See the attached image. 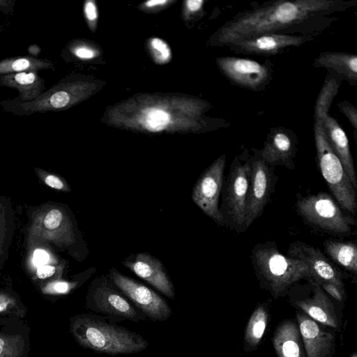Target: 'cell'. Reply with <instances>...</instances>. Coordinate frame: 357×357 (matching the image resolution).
Segmentation results:
<instances>
[{
  "label": "cell",
  "mask_w": 357,
  "mask_h": 357,
  "mask_svg": "<svg viewBox=\"0 0 357 357\" xmlns=\"http://www.w3.org/2000/svg\"><path fill=\"white\" fill-rule=\"evenodd\" d=\"M204 1L188 0L185 1V13L186 15H195L202 10Z\"/></svg>",
  "instance_id": "cell-34"
},
{
  "label": "cell",
  "mask_w": 357,
  "mask_h": 357,
  "mask_svg": "<svg viewBox=\"0 0 357 357\" xmlns=\"http://www.w3.org/2000/svg\"><path fill=\"white\" fill-rule=\"evenodd\" d=\"M297 152L296 134L286 128H273L267 135L263 149L259 151L261 158L268 164L283 166L294 170L296 165L294 159Z\"/></svg>",
  "instance_id": "cell-19"
},
{
  "label": "cell",
  "mask_w": 357,
  "mask_h": 357,
  "mask_svg": "<svg viewBox=\"0 0 357 357\" xmlns=\"http://www.w3.org/2000/svg\"><path fill=\"white\" fill-rule=\"evenodd\" d=\"M325 252L330 260L356 277L357 245L354 241L327 239L324 242Z\"/></svg>",
  "instance_id": "cell-25"
},
{
  "label": "cell",
  "mask_w": 357,
  "mask_h": 357,
  "mask_svg": "<svg viewBox=\"0 0 357 357\" xmlns=\"http://www.w3.org/2000/svg\"><path fill=\"white\" fill-rule=\"evenodd\" d=\"M14 1H3L0 0V9L3 12L8 13L7 11L10 12L11 6L13 7Z\"/></svg>",
  "instance_id": "cell-39"
},
{
  "label": "cell",
  "mask_w": 357,
  "mask_h": 357,
  "mask_svg": "<svg viewBox=\"0 0 357 357\" xmlns=\"http://www.w3.org/2000/svg\"><path fill=\"white\" fill-rule=\"evenodd\" d=\"M75 283H70L65 281H59L54 284L53 289L55 292L59 294H65L69 291L71 288H73Z\"/></svg>",
  "instance_id": "cell-36"
},
{
  "label": "cell",
  "mask_w": 357,
  "mask_h": 357,
  "mask_svg": "<svg viewBox=\"0 0 357 357\" xmlns=\"http://www.w3.org/2000/svg\"><path fill=\"white\" fill-rule=\"evenodd\" d=\"M37 172L44 183L49 187L62 191H69L70 188L66 182L58 176L49 174L41 169L37 170Z\"/></svg>",
  "instance_id": "cell-30"
},
{
  "label": "cell",
  "mask_w": 357,
  "mask_h": 357,
  "mask_svg": "<svg viewBox=\"0 0 357 357\" xmlns=\"http://www.w3.org/2000/svg\"><path fill=\"white\" fill-rule=\"evenodd\" d=\"M8 304L6 298L0 296V312L5 310Z\"/></svg>",
  "instance_id": "cell-40"
},
{
  "label": "cell",
  "mask_w": 357,
  "mask_h": 357,
  "mask_svg": "<svg viewBox=\"0 0 357 357\" xmlns=\"http://www.w3.org/2000/svg\"><path fill=\"white\" fill-rule=\"evenodd\" d=\"M323 290L340 304H343L347 299L345 288L340 287L332 283H322L319 284Z\"/></svg>",
  "instance_id": "cell-31"
},
{
  "label": "cell",
  "mask_w": 357,
  "mask_h": 357,
  "mask_svg": "<svg viewBox=\"0 0 357 357\" xmlns=\"http://www.w3.org/2000/svg\"><path fill=\"white\" fill-rule=\"evenodd\" d=\"M288 302L296 311L314 321L340 331L342 309L337 307L321 286L312 278L301 280L289 290Z\"/></svg>",
  "instance_id": "cell-7"
},
{
  "label": "cell",
  "mask_w": 357,
  "mask_h": 357,
  "mask_svg": "<svg viewBox=\"0 0 357 357\" xmlns=\"http://www.w3.org/2000/svg\"><path fill=\"white\" fill-rule=\"evenodd\" d=\"M53 68L51 61L31 56L7 58L0 61V75L22 72H38Z\"/></svg>",
  "instance_id": "cell-26"
},
{
  "label": "cell",
  "mask_w": 357,
  "mask_h": 357,
  "mask_svg": "<svg viewBox=\"0 0 357 357\" xmlns=\"http://www.w3.org/2000/svg\"><path fill=\"white\" fill-rule=\"evenodd\" d=\"M356 0H278L241 12L226 22L213 35L212 44L230 43L263 33L311 35L335 20L334 13L355 6Z\"/></svg>",
  "instance_id": "cell-1"
},
{
  "label": "cell",
  "mask_w": 357,
  "mask_h": 357,
  "mask_svg": "<svg viewBox=\"0 0 357 357\" xmlns=\"http://www.w3.org/2000/svg\"><path fill=\"white\" fill-rule=\"evenodd\" d=\"M81 84L65 79L36 98L29 101L14 99L3 100L0 105L6 111L19 116H29L36 112H56L73 106L79 100Z\"/></svg>",
  "instance_id": "cell-8"
},
{
  "label": "cell",
  "mask_w": 357,
  "mask_h": 357,
  "mask_svg": "<svg viewBox=\"0 0 357 357\" xmlns=\"http://www.w3.org/2000/svg\"><path fill=\"white\" fill-rule=\"evenodd\" d=\"M276 182L273 167L261 158L259 151L250 156V174L245 204V231L263 213Z\"/></svg>",
  "instance_id": "cell-9"
},
{
  "label": "cell",
  "mask_w": 357,
  "mask_h": 357,
  "mask_svg": "<svg viewBox=\"0 0 357 357\" xmlns=\"http://www.w3.org/2000/svg\"><path fill=\"white\" fill-rule=\"evenodd\" d=\"M84 13L89 26L91 30L96 26L98 16V10L95 2L92 0L86 1L84 5Z\"/></svg>",
  "instance_id": "cell-32"
},
{
  "label": "cell",
  "mask_w": 357,
  "mask_h": 357,
  "mask_svg": "<svg viewBox=\"0 0 357 357\" xmlns=\"http://www.w3.org/2000/svg\"><path fill=\"white\" fill-rule=\"evenodd\" d=\"M149 49L154 61L159 64L169 62L172 58L171 49L166 42L159 38L149 40Z\"/></svg>",
  "instance_id": "cell-28"
},
{
  "label": "cell",
  "mask_w": 357,
  "mask_h": 357,
  "mask_svg": "<svg viewBox=\"0 0 357 357\" xmlns=\"http://www.w3.org/2000/svg\"><path fill=\"white\" fill-rule=\"evenodd\" d=\"M55 271L56 268L54 266L43 265L38 268L36 274L40 279H45L53 275Z\"/></svg>",
  "instance_id": "cell-35"
},
{
  "label": "cell",
  "mask_w": 357,
  "mask_h": 357,
  "mask_svg": "<svg viewBox=\"0 0 357 357\" xmlns=\"http://www.w3.org/2000/svg\"><path fill=\"white\" fill-rule=\"evenodd\" d=\"M313 66L324 68L328 73L346 80L350 85H357V55L339 52H321L314 60Z\"/></svg>",
  "instance_id": "cell-22"
},
{
  "label": "cell",
  "mask_w": 357,
  "mask_h": 357,
  "mask_svg": "<svg viewBox=\"0 0 357 357\" xmlns=\"http://www.w3.org/2000/svg\"><path fill=\"white\" fill-rule=\"evenodd\" d=\"M72 53L80 59H90L96 56V53L88 46L84 45H75L70 49Z\"/></svg>",
  "instance_id": "cell-33"
},
{
  "label": "cell",
  "mask_w": 357,
  "mask_h": 357,
  "mask_svg": "<svg viewBox=\"0 0 357 357\" xmlns=\"http://www.w3.org/2000/svg\"><path fill=\"white\" fill-rule=\"evenodd\" d=\"M142 123L151 132H158L165 128L171 121V115L166 111L150 108L144 111Z\"/></svg>",
  "instance_id": "cell-27"
},
{
  "label": "cell",
  "mask_w": 357,
  "mask_h": 357,
  "mask_svg": "<svg viewBox=\"0 0 357 357\" xmlns=\"http://www.w3.org/2000/svg\"><path fill=\"white\" fill-rule=\"evenodd\" d=\"M5 342L3 340L0 338V356L2 354L4 350Z\"/></svg>",
  "instance_id": "cell-41"
},
{
  "label": "cell",
  "mask_w": 357,
  "mask_h": 357,
  "mask_svg": "<svg viewBox=\"0 0 357 357\" xmlns=\"http://www.w3.org/2000/svg\"><path fill=\"white\" fill-rule=\"evenodd\" d=\"M277 357H305L296 319H287L276 326L271 338Z\"/></svg>",
  "instance_id": "cell-21"
},
{
  "label": "cell",
  "mask_w": 357,
  "mask_h": 357,
  "mask_svg": "<svg viewBox=\"0 0 357 357\" xmlns=\"http://www.w3.org/2000/svg\"><path fill=\"white\" fill-rule=\"evenodd\" d=\"M350 357H357V354L356 351H354L351 356Z\"/></svg>",
  "instance_id": "cell-42"
},
{
  "label": "cell",
  "mask_w": 357,
  "mask_h": 357,
  "mask_svg": "<svg viewBox=\"0 0 357 357\" xmlns=\"http://www.w3.org/2000/svg\"><path fill=\"white\" fill-rule=\"evenodd\" d=\"M215 61L222 74L239 87L254 91H261L273 78L272 67L267 63L230 56L218 57Z\"/></svg>",
  "instance_id": "cell-12"
},
{
  "label": "cell",
  "mask_w": 357,
  "mask_h": 357,
  "mask_svg": "<svg viewBox=\"0 0 357 357\" xmlns=\"http://www.w3.org/2000/svg\"><path fill=\"white\" fill-rule=\"evenodd\" d=\"M169 2V1L167 0H151L146 1L143 4V7L146 10L158 9L159 8L165 6Z\"/></svg>",
  "instance_id": "cell-37"
},
{
  "label": "cell",
  "mask_w": 357,
  "mask_h": 357,
  "mask_svg": "<svg viewBox=\"0 0 357 357\" xmlns=\"http://www.w3.org/2000/svg\"><path fill=\"white\" fill-rule=\"evenodd\" d=\"M296 208L306 225L323 233L349 236L352 234V227L356 225V218L344 214L337 202L324 192L300 196Z\"/></svg>",
  "instance_id": "cell-5"
},
{
  "label": "cell",
  "mask_w": 357,
  "mask_h": 357,
  "mask_svg": "<svg viewBox=\"0 0 357 357\" xmlns=\"http://www.w3.org/2000/svg\"><path fill=\"white\" fill-rule=\"evenodd\" d=\"M88 307L109 318L135 322L144 320L146 316L133 305L105 280L97 283L89 290Z\"/></svg>",
  "instance_id": "cell-14"
},
{
  "label": "cell",
  "mask_w": 357,
  "mask_h": 357,
  "mask_svg": "<svg viewBox=\"0 0 357 357\" xmlns=\"http://www.w3.org/2000/svg\"><path fill=\"white\" fill-rule=\"evenodd\" d=\"M0 86L14 89L19 92L15 100L29 101L45 91L44 79L37 72H22L0 75Z\"/></svg>",
  "instance_id": "cell-23"
},
{
  "label": "cell",
  "mask_w": 357,
  "mask_h": 357,
  "mask_svg": "<svg viewBox=\"0 0 357 357\" xmlns=\"http://www.w3.org/2000/svg\"><path fill=\"white\" fill-rule=\"evenodd\" d=\"M110 278L121 293L146 317L152 321H163L171 317V307L153 290L119 273L116 269L111 270Z\"/></svg>",
  "instance_id": "cell-13"
},
{
  "label": "cell",
  "mask_w": 357,
  "mask_h": 357,
  "mask_svg": "<svg viewBox=\"0 0 357 357\" xmlns=\"http://www.w3.org/2000/svg\"><path fill=\"white\" fill-rule=\"evenodd\" d=\"M48 255L42 250H37L34 252V262L37 265L43 266L48 261Z\"/></svg>",
  "instance_id": "cell-38"
},
{
  "label": "cell",
  "mask_w": 357,
  "mask_h": 357,
  "mask_svg": "<svg viewBox=\"0 0 357 357\" xmlns=\"http://www.w3.org/2000/svg\"><path fill=\"white\" fill-rule=\"evenodd\" d=\"M295 319L299 328L305 357H335L337 331L299 311H296Z\"/></svg>",
  "instance_id": "cell-18"
},
{
  "label": "cell",
  "mask_w": 357,
  "mask_h": 357,
  "mask_svg": "<svg viewBox=\"0 0 357 357\" xmlns=\"http://www.w3.org/2000/svg\"><path fill=\"white\" fill-rule=\"evenodd\" d=\"M250 174V156L237 155L222 185L220 208L225 226L237 233L245 231V204Z\"/></svg>",
  "instance_id": "cell-6"
},
{
  "label": "cell",
  "mask_w": 357,
  "mask_h": 357,
  "mask_svg": "<svg viewBox=\"0 0 357 357\" xmlns=\"http://www.w3.org/2000/svg\"><path fill=\"white\" fill-rule=\"evenodd\" d=\"M312 40L311 35L268 33L233 42L227 47L236 54L268 56L280 54L288 47H299Z\"/></svg>",
  "instance_id": "cell-17"
},
{
  "label": "cell",
  "mask_w": 357,
  "mask_h": 357,
  "mask_svg": "<svg viewBox=\"0 0 357 357\" xmlns=\"http://www.w3.org/2000/svg\"><path fill=\"white\" fill-rule=\"evenodd\" d=\"M1 208H0V226H1Z\"/></svg>",
  "instance_id": "cell-43"
},
{
  "label": "cell",
  "mask_w": 357,
  "mask_h": 357,
  "mask_svg": "<svg viewBox=\"0 0 357 357\" xmlns=\"http://www.w3.org/2000/svg\"><path fill=\"white\" fill-rule=\"evenodd\" d=\"M333 99L331 93L319 92L314 105V116L321 118L328 142L342 162L352 185L357 190L356 174L348 137L337 120L329 114Z\"/></svg>",
  "instance_id": "cell-10"
},
{
  "label": "cell",
  "mask_w": 357,
  "mask_h": 357,
  "mask_svg": "<svg viewBox=\"0 0 357 357\" xmlns=\"http://www.w3.org/2000/svg\"><path fill=\"white\" fill-rule=\"evenodd\" d=\"M123 264L167 297L174 299L173 284L160 260L147 253H139L134 261Z\"/></svg>",
  "instance_id": "cell-20"
},
{
  "label": "cell",
  "mask_w": 357,
  "mask_h": 357,
  "mask_svg": "<svg viewBox=\"0 0 357 357\" xmlns=\"http://www.w3.org/2000/svg\"><path fill=\"white\" fill-rule=\"evenodd\" d=\"M314 137L317 165L328 188L339 206L351 215H356V190L352 185L340 159L331 149L321 119L317 116H314Z\"/></svg>",
  "instance_id": "cell-4"
},
{
  "label": "cell",
  "mask_w": 357,
  "mask_h": 357,
  "mask_svg": "<svg viewBox=\"0 0 357 357\" xmlns=\"http://www.w3.org/2000/svg\"><path fill=\"white\" fill-rule=\"evenodd\" d=\"M73 333L82 347L108 355L138 353L149 347V342L139 334L105 322L96 315L75 318Z\"/></svg>",
  "instance_id": "cell-3"
},
{
  "label": "cell",
  "mask_w": 357,
  "mask_h": 357,
  "mask_svg": "<svg viewBox=\"0 0 357 357\" xmlns=\"http://www.w3.org/2000/svg\"><path fill=\"white\" fill-rule=\"evenodd\" d=\"M29 240L52 241L59 245H69L75 242L73 225L66 211L59 207L40 211L29 228Z\"/></svg>",
  "instance_id": "cell-15"
},
{
  "label": "cell",
  "mask_w": 357,
  "mask_h": 357,
  "mask_svg": "<svg viewBox=\"0 0 357 357\" xmlns=\"http://www.w3.org/2000/svg\"><path fill=\"white\" fill-rule=\"evenodd\" d=\"M340 111L348 119L354 131L355 141L357 139V108L355 105L347 100L338 102L337 105Z\"/></svg>",
  "instance_id": "cell-29"
},
{
  "label": "cell",
  "mask_w": 357,
  "mask_h": 357,
  "mask_svg": "<svg viewBox=\"0 0 357 357\" xmlns=\"http://www.w3.org/2000/svg\"><path fill=\"white\" fill-rule=\"evenodd\" d=\"M250 259L259 286L274 299L287 296L295 283L312 277L305 264L283 255L273 241L256 244Z\"/></svg>",
  "instance_id": "cell-2"
},
{
  "label": "cell",
  "mask_w": 357,
  "mask_h": 357,
  "mask_svg": "<svg viewBox=\"0 0 357 357\" xmlns=\"http://www.w3.org/2000/svg\"><path fill=\"white\" fill-rule=\"evenodd\" d=\"M271 302L259 303L255 307L245 327L243 350L245 353L255 351L263 337L270 318Z\"/></svg>",
  "instance_id": "cell-24"
},
{
  "label": "cell",
  "mask_w": 357,
  "mask_h": 357,
  "mask_svg": "<svg viewBox=\"0 0 357 357\" xmlns=\"http://www.w3.org/2000/svg\"><path fill=\"white\" fill-rule=\"evenodd\" d=\"M287 256L305 264L310 268L312 278L319 284L332 283L345 288L344 280L348 274L340 271L319 248L303 241H294L289 245Z\"/></svg>",
  "instance_id": "cell-16"
},
{
  "label": "cell",
  "mask_w": 357,
  "mask_h": 357,
  "mask_svg": "<svg viewBox=\"0 0 357 357\" xmlns=\"http://www.w3.org/2000/svg\"><path fill=\"white\" fill-rule=\"evenodd\" d=\"M226 156L221 155L202 173L192 192L195 204L220 226H225L219 208V199L224 183Z\"/></svg>",
  "instance_id": "cell-11"
}]
</instances>
